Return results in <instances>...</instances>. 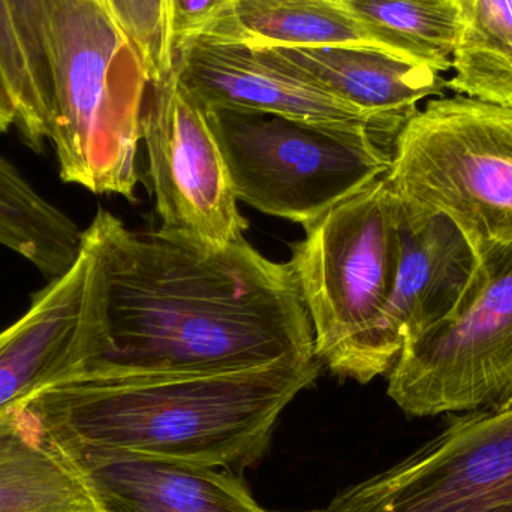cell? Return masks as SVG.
Returning <instances> with one entry per match:
<instances>
[{
  "instance_id": "1",
  "label": "cell",
  "mask_w": 512,
  "mask_h": 512,
  "mask_svg": "<svg viewBox=\"0 0 512 512\" xmlns=\"http://www.w3.org/2000/svg\"><path fill=\"white\" fill-rule=\"evenodd\" d=\"M83 242L96 355L80 373L218 375L318 360L291 267L248 240L198 248L99 210Z\"/></svg>"
},
{
  "instance_id": "2",
  "label": "cell",
  "mask_w": 512,
  "mask_h": 512,
  "mask_svg": "<svg viewBox=\"0 0 512 512\" xmlns=\"http://www.w3.org/2000/svg\"><path fill=\"white\" fill-rule=\"evenodd\" d=\"M319 370L312 360L218 375L77 373L24 406L60 441L249 468L267 453L280 415Z\"/></svg>"
},
{
  "instance_id": "3",
  "label": "cell",
  "mask_w": 512,
  "mask_h": 512,
  "mask_svg": "<svg viewBox=\"0 0 512 512\" xmlns=\"http://www.w3.org/2000/svg\"><path fill=\"white\" fill-rule=\"evenodd\" d=\"M50 134L63 182L135 201L149 75L101 0H44Z\"/></svg>"
},
{
  "instance_id": "4",
  "label": "cell",
  "mask_w": 512,
  "mask_h": 512,
  "mask_svg": "<svg viewBox=\"0 0 512 512\" xmlns=\"http://www.w3.org/2000/svg\"><path fill=\"white\" fill-rule=\"evenodd\" d=\"M409 209L447 216L475 252L512 242V108L432 99L397 134L387 173Z\"/></svg>"
},
{
  "instance_id": "5",
  "label": "cell",
  "mask_w": 512,
  "mask_h": 512,
  "mask_svg": "<svg viewBox=\"0 0 512 512\" xmlns=\"http://www.w3.org/2000/svg\"><path fill=\"white\" fill-rule=\"evenodd\" d=\"M204 110L237 200L303 228L390 171L391 146L367 128Z\"/></svg>"
},
{
  "instance_id": "6",
  "label": "cell",
  "mask_w": 512,
  "mask_h": 512,
  "mask_svg": "<svg viewBox=\"0 0 512 512\" xmlns=\"http://www.w3.org/2000/svg\"><path fill=\"white\" fill-rule=\"evenodd\" d=\"M399 200L387 174L328 210L295 243L288 264L312 322L315 355L357 381L393 288Z\"/></svg>"
},
{
  "instance_id": "7",
  "label": "cell",
  "mask_w": 512,
  "mask_h": 512,
  "mask_svg": "<svg viewBox=\"0 0 512 512\" xmlns=\"http://www.w3.org/2000/svg\"><path fill=\"white\" fill-rule=\"evenodd\" d=\"M477 255L456 309L406 339L388 372V396L412 417L465 414L512 397V242Z\"/></svg>"
},
{
  "instance_id": "8",
  "label": "cell",
  "mask_w": 512,
  "mask_h": 512,
  "mask_svg": "<svg viewBox=\"0 0 512 512\" xmlns=\"http://www.w3.org/2000/svg\"><path fill=\"white\" fill-rule=\"evenodd\" d=\"M321 512H512V397L454 418Z\"/></svg>"
},
{
  "instance_id": "9",
  "label": "cell",
  "mask_w": 512,
  "mask_h": 512,
  "mask_svg": "<svg viewBox=\"0 0 512 512\" xmlns=\"http://www.w3.org/2000/svg\"><path fill=\"white\" fill-rule=\"evenodd\" d=\"M159 233L204 249L246 239L248 221L206 110L180 84L176 69L150 81L141 119Z\"/></svg>"
},
{
  "instance_id": "10",
  "label": "cell",
  "mask_w": 512,
  "mask_h": 512,
  "mask_svg": "<svg viewBox=\"0 0 512 512\" xmlns=\"http://www.w3.org/2000/svg\"><path fill=\"white\" fill-rule=\"evenodd\" d=\"M397 224L393 288L364 352L360 384L390 372L406 339L447 318L477 270L474 246L447 216L418 212L399 201Z\"/></svg>"
},
{
  "instance_id": "11",
  "label": "cell",
  "mask_w": 512,
  "mask_h": 512,
  "mask_svg": "<svg viewBox=\"0 0 512 512\" xmlns=\"http://www.w3.org/2000/svg\"><path fill=\"white\" fill-rule=\"evenodd\" d=\"M174 69L180 84L203 108L360 126L393 147L394 138L372 117L316 86L273 50L201 35L176 51Z\"/></svg>"
},
{
  "instance_id": "12",
  "label": "cell",
  "mask_w": 512,
  "mask_h": 512,
  "mask_svg": "<svg viewBox=\"0 0 512 512\" xmlns=\"http://www.w3.org/2000/svg\"><path fill=\"white\" fill-rule=\"evenodd\" d=\"M95 355L92 259L83 242L74 264L33 295L17 322L0 331V417L77 375Z\"/></svg>"
},
{
  "instance_id": "13",
  "label": "cell",
  "mask_w": 512,
  "mask_h": 512,
  "mask_svg": "<svg viewBox=\"0 0 512 512\" xmlns=\"http://www.w3.org/2000/svg\"><path fill=\"white\" fill-rule=\"evenodd\" d=\"M54 441L74 459L108 512H277L261 507L236 475L212 466Z\"/></svg>"
},
{
  "instance_id": "14",
  "label": "cell",
  "mask_w": 512,
  "mask_h": 512,
  "mask_svg": "<svg viewBox=\"0 0 512 512\" xmlns=\"http://www.w3.org/2000/svg\"><path fill=\"white\" fill-rule=\"evenodd\" d=\"M316 86L372 117L396 140L418 104L448 90L441 72L363 47L271 48Z\"/></svg>"
},
{
  "instance_id": "15",
  "label": "cell",
  "mask_w": 512,
  "mask_h": 512,
  "mask_svg": "<svg viewBox=\"0 0 512 512\" xmlns=\"http://www.w3.org/2000/svg\"><path fill=\"white\" fill-rule=\"evenodd\" d=\"M0 512H108L26 406L0 417Z\"/></svg>"
},
{
  "instance_id": "16",
  "label": "cell",
  "mask_w": 512,
  "mask_h": 512,
  "mask_svg": "<svg viewBox=\"0 0 512 512\" xmlns=\"http://www.w3.org/2000/svg\"><path fill=\"white\" fill-rule=\"evenodd\" d=\"M203 35L261 50L363 47L384 51L342 0H233Z\"/></svg>"
},
{
  "instance_id": "17",
  "label": "cell",
  "mask_w": 512,
  "mask_h": 512,
  "mask_svg": "<svg viewBox=\"0 0 512 512\" xmlns=\"http://www.w3.org/2000/svg\"><path fill=\"white\" fill-rule=\"evenodd\" d=\"M81 243L80 227L0 156V246L56 277L74 264Z\"/></svg>"
},
{
  "instance_id": "18",
  "label": "cell",
  "mask_w": 512,
  "mask_h": 512,
  "mask_svg": "<svg viewBox=\"0 0 512 512\" xmlns=\"http://www.w3.org/2000/svg\"><path fill=\"white\" fill-rule=\"evenodd\" d=\"M457 95L512 108V0H453Z\"/></svg>"
},
{
  "instance_id": "19",
  "label": "cell",
  "mask_w": 512,
  "mask_h": 512,
  "mask_svg": "<svg viewBox=\"0 0 512 512\" xmlns=\"http://www.w3.org/2000/svg\"><path fill=\"white\" fill-rule=\"evenodd\" d=\"M382 50L445 72L453 66V0H342Z\"/></svg>"
},
{
  "instance_id": "20",
  "label": "cell",
  "mask_w": 512,
  "mask_h": 512,
  "mask_svg": "<svg viewBox=\"0 0 512 512\" xmlns=\"http://www.w3.org/2000/svg\"><path fill=\"white\" fill-rule=\"evenodd\" d=\"M0 69L14 102L15 126L24 143L35 152H41L50 132L48 111L30 74L5 0H0Z\"/></svg>"
},
{
  "instance_id": "21",
  "label": "cell",
  "mask_w": 512,
  "mask_h": 512,
  "mask_svg": "<svg viewBox=\"0 0 512 512\" xmlns=\"http://www.w3.org/2000/svg\"><path fill=\"white\" fill-rule=\"evenodd\" d=\"M143 59L150 81L173 72L174 53L167 0H101Z\"/></svg>"
},
{
  "instance_id": "22",
  "label": "cell",
  "mask_w": 512,
  "mask_h": 512,
  "mask_svg": "<svg viewBox=\"0 0 512 512\" xmlns=\"http://www.w3.org/2000/svg\"><path fill=\"white\" fill-rule=\"evenodd\" d=\"M5 5L50 122V72L45 50L44 0H5Z\"/></svg>"
},
{
  "instance_id": "23",
  "label": "cell",
  "mask_w": 512,
  "mask_h": 512,
  "mask_svg": "<svg viewBox=\"0 0 512 512\" xmlns=\"http://www.w3.org/2000/svg\"><path fill=\"white\" fill-rule=\"evenodd\" d=\"M233 0H167L174 53L210 29Z\"/></svg>"
},
{
  "instance_id": "24",
  "label": "cell",
  "mask_w": 512,
  "mask_h": 512,
  "mask_svg": "<svg viewBox=\"0 0 512 512\" xmlns=\"http://www.w3.org/2000/svg\"><path fill=\"white\" fill-rule=\"evenodd\" d=\"M15 119H17V114H15L14 102H12L2 69H0V134L8 131L11 126H15Z\"/></svg>"
}]
</instances>
